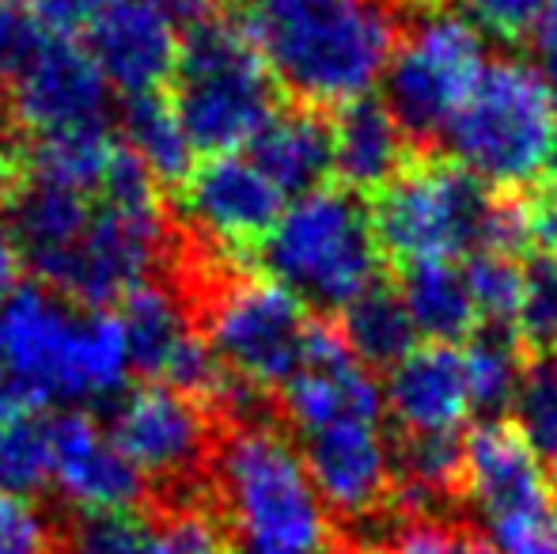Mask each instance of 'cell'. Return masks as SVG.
Returning <instances> with one entry per match:
<instances>
[{"label":"cell","instance_id":"cell-31","mask_svg":"<svg viewBox=\"0 0 557 554\" xmlns=\"http://www.w3.org/2000/svg\"><path fill=\"white\" fill-rule=\"evenodd\" d=\"M65 554H152V528L137 513H88L65 532Z\"/></svg>","mask_w":557,"mask_h":554},{"label":"cell","instance_id":"cell-17","mask_svg":"<svg viewBox=\"0 0 557 554\" xmlns=\"http://www.w3.org/2000/svg\"><path fill=\"white\" fill-rule=\"evenodd\" d=\"M462 497L485 528L550 509V479L539 452L505 421H482L462 436Z\"/></svg>","mask_w":557,"mask_h":554},{"label":"cell","instance_id":"cell-30","mask_svg":"<svg viewBox=\"0 0 557 554\" xmlns=\"http://www.w3.org/2000/svg\"><path fill=\"white\" fill-rule=\"evenodd\" d=\"M462 274H467L470 296H474L478 319H485L490 327L512 323L523 288V262H516V255L478 251L467 259Z\"/></svg>","mask_w":557,"mask_h":554},{"label":"cell","instance_id":"cell-23","mask_svg":"<svg viewBox=\"0 0 557 554\" xmlns=\"http://www.w3.org/2000/svg\"><path fill=\"white\" fill-rule=\"evenodd\" d=\"M342 338L364 369H395L418 349V331L406 316L403 296L380 281L342 308Z\"/></svg>","mask_w":557,"mask_h":554},{"label":"cell","instance_id":"cell-12","mask_svg":"<svg viewBox=\"0 0 557 554\" xmlns=\"http://www.w3.org/2000/svg\"><path fill=\"white\" fill-rule=\"evenodd\" d=\"M8 107L38 140L103 130L111 114V84L81 42L42 35L8 73Z\"/></svg>","mask_w":557,"mask_h":554},{"label":"cell","instance_id":"cell-9","mask_svg":"<svg viewBox=\"0 0 557 554\" xmlns=\"http://www.w3.org/2000/svg\"><path fill=\"white\" fill-rule=\"evenodd\" d=\"M482 69V35L459 12L429 8L398 35L383 73V103L410 140H436L467 103Z\"/></svg>","mask_w":557,"mask_h":554},{"label":"cell","instance_id":"cell-28","mask_svg":"<svg viewBox=\"0 0 557 554\" xmlns=\"http://www.w3.org/2000/svg\"><path fill=\"white\" fill-rule=\"evenodd\" d=\"M516 433L539 452V459L557 464V349L535 354L523 365L512 399Z\"/></svg>","mask_w":557,"mask_h":554},{"label":"cell","instance_id":"cell-16","mask_svg":"<svg viewBox=\"0 0 557 554\" xmlns=\"http://www.w3.org/2000/svg\"><path fill=\"white\" fill-rule=\"evenodd\" d=\"M50 487L81 517L88 513H133L145 502V475L125 459L111 429L88 410L50 418Z\"/></svg>","mask_w":557,"mask_h":554},{"label":"cell","instance_id":"cell-18","mask_svg":"<svg viewBox=\"0 0 557 554\" xmlns=\"http://www.w3.org/2000/svg\"><path fill=\"white\" fill-rule=\"evenodd\" d=\"M91 213H96L91 194L38 178L23 168L12 175L4 194V224L12 232L20 262H27L42 278V285L58 281L61 267L88 232Z\"/></svg>","mask_w":557,"mask_h":554},{"label":"cell","instance_id":"cell-25","mask_svg":"<svg viewBox=\"0 0 557 554\" xmlns=\"http://www.w3.org/2000/svg\"><path fill=\"white\" fill-rule=\"evenodd\" d=\"M50 490V418L35 407L0 415V497L35 502Z\"/></svg>","mask_w":557,"mask_h":554},{"label":"cell","instance_id":"cell-34","mask_svg":"<svg viewBox=\"0 0 557 554\" xmlns=\"http://www.w3.org/2000/svg\"><path fill=\"white\" fill-rule=\"evenodd\" d=\"M546 0H459V15L478 30L500 42H516L535 30Z\"/></svg>","mask_w":557,"mask_h":554},{"label":"cell","instance_id":"cell-29","mask_svg":"<svg viewBox=\"0 0 557 554\" xmlns=\"http://www.w3.org/2000/svg\"><path fill=\"white\" fill-rule=\"evenodd\" d=\"M516 338L535 354L557 349V255H535L523 262V288L516 304Z\"/></svg>","mask_w":557,"mask_h":554},{"label":"cell","instance_id":"cell-20","mask_svg":"<svg viewBox=\"0 0 557 554\" xmlns=\"http://www.w3.org/2000/svg\"><path fill=\"white\" fill-rule=\"evenodd\" d=\"M331 168L349 194H380L410 168V137L383 99H357L331 122Z\"/></svg>","mask_w":557,"mask_h":554},{"label":"cell","instance_id":"cell-45","mask_svg":"<svg viewBox=\"0 0 557 554\" xmlns=\"http://www.w3.org/2000/svg\"><path fill=\"white\" fill-rule=\"evenodd\" d=\"M0 178H4V160H0Z\"/></svg>","mask_w":557,"mask_h":554},{"label":"cell","instance_id":"cell-41","mask_svg":"<svg viewBox=\"0 0 557 554\" xmlns=\"http://www.w3.org/2000/svg\"><path fill=\"white\" fill-rule=\"evenodd\" d=\"M15 274H20V251H15L4 217H0V296H8L15 288Z\"/></svg>","mask_w":557,"mask_h":554},{"label":"cell","instance_id":"cell-27","mask_svg":"<svg viewBox=\"0 0 557 554\" xmlns=\"http://www.w3.org/2000/svg\"><path fill=\"white\" fill-rule=\"evenodd\" d=\"M462 365H467L474 410L497 415V410L512 407L523 365H528L520 357V346H516V334H508L505 327H485V331L470 334L467 346H462Z\"/></svg>","mask_w":557,"mask_h":554},{"label":"cell","instance_id":"cell-14","mask_svg":"<svg viewBox=\"0 0 557 554\" xmlns=\"http://www.w3.org/2000/svg\"><path fill=\"white\" fill-rule=\"evenodd\" d=\"M183 217L201 239L232 255L265 244L285 198L273 183L239 152L209 156L183 178Z\"/></svg>","mask_w":557,"mask_h":554},{"label":"cell","instance_id":"cell-15","mask_svg":"<svg viewBox=\"0 0 557 554\" xmlns=\"http://www.w3.org/2000/svg\"><path fill=\"white\" fill-rule=\"evenodd\" d=\"M84 38L103 81L125 99L160 96L175 76L183 42L178 20L160 0H107Z\"/></svg>","mask_w":557,"mask_h":554},{"label":"cell","instance_id":"cell-39","mask_svg":"<svg viewBox=\"0 0 557 554\" xmlns=\"http://www.w3.org/2000/svg\"><path fill=\"white\" fill-rule=\"evenodd\" d=\"M531 221V239L546 247V255H557V186H546L543 198L535 206H528Z\"/></svg>","mask_w":557,"mask_h":554},{"label":"cell","instance_id":"cell-33","mask_svg":"<svg viewBox=\"0 0 557 554\" xmlns=\"http://www.w3.org/2000/svg\"><path fill=\"white\" fill-rule=\"evenodd\" d=\"M383 554H493L490 540L447 517H403L387 535Z\"/></svg>","mask_w":557,"mask_h":554},{"label":"cell","instance_id":"cell-2","mask_svg":"<svg viewBox=\"0 0 557 554\" xmlns=\"http://www.w3.org/2000/svg\"><path fill=\"white\" fill-rule=\"evenodd\" d=\"M0 369L20 407L81 410L122 399L133 361L111 311H81L46 285H15L0 300Z\"/></svg>","mask_w":557,"mask_h":554},{"label":"cell","instance_id":"cell-6","mask_svg":"<svg viewBox=\"0 0 557 554\" xmlns=\"http://www.w3.org/2000/svg\"><path fill=\"white\" fill-rule=\"evenodd\" d=\"M265 270L304 304L342 311L380 278V239L372 209L349 190H315L296 198L265 236Z\"/></svg>","mask_w":557,"mask_h":554},{"label":"cell","instance_id":"cell-13","mask_svg":"<svg viewBox=\"0 0 557 554\" xmlns=\"http://www.w3.org/2000/svg\"><path fill=\"white\" fill-rule=\"evenodd\" d=\"M111 436L145 482L186 487L213 464L209 407L168 384H145L114 403Z\"/></svg>","mask_w":557,"mask_h":554},{"label":"cell","instance_id":"cell-26","mask_svg":"<svg viewBox=\"0 0 557 554\" xmlns=\"http://www.w3.org/2000/svg\"><path fill=\"white\" fill-rule=\"evenodd\" d=\"M114 152H117V140L107 134V126L103 130H81V134L38 140L20 168L30 171V175H38V178H50V183L73 186V190L99 198L107 171H111Z\"/></svg>","mask_w":557,"mask_h":554},{"label":"cell","instance_id":"cell-21","mask_svg":"<svg viewBox=\"0 0 557 554\" xmlns=\"http://www.w3.org/2000/svg\"><path fill=\"white\" fill-rule=\"evenodd\" d=\"M247 160L273 183L281 198H308L331 175V126L308 111H277L247 145Z\"/></svg>","mask_w":557,"mask_h":554},{"label":"cell","instance_id":"cell-5","mask_svg":"<svg viewBox=\"0 0 557 554\" xmlns=\"http://www.w3.org/2000/svg\"><path fill=\"white\" fill-rule=\"evenodd\" d=\"M444 145L467 175L497 190H523L557 171V111L543 73L516 58L485 61Z\"/></svg>","mask_w":557,"mask_h":554},{"label":"cell","instance_id":"cell-42","mask_svg":"<svg viewBox=\"0 0 557 554\" xmlns=\"http://www.w3.org/2000/svg\"><path fill=\"white\" fill-rule=\"evenodd\" d=\"M543 84H546V91H550V103H554V111H557V61L543 65Z\"/></svg>","mask_w":557,"mask_h":554},{"label":"cell","instance_id":"cell-32","mask_svg":"<svg viewBox=\"0 0 557 554\" xmlns=\"http://www.w3.org/2000/svg\"><path fill=\"white\" fill-rule=\"evenodd\" d=\"M152 554H235L221 513L206 505H178L152 528Z\"/></svg>","mask_w":557,"mask_h":554},{"label":"cell","instance_id":"cell-10","mask_svg":"<svg viewBox=\"0 0 557 554\" xmlns=\"http://www.w3.org/2000/svg\"><path fill=\"white\" fill-rule=\"evenodd\" d=\"M152 183L117 186L96 198V213L76 251L61 267L53 293L84 308L122 304L133 288L148 285L152 270L168 255V217L160 206V186Z\"/></svg>","mask_w":557,"mask_h":554},{"label":"cell","instance_id":"cell-3","mask_svg":"<svg viewBox=\"0 0 557 554\" xmlns=\"http://www.w3.org/2000/svg\"><path fill=\"white\" fill-rule=\"evenodd\" d=\"M221 520L247 554H326L334 525L319 502L293 436L262 418H243L213 448Z\"/></svg>","mask_w":557,"mask_h":554},{"label":"cell","instance_id":"cell-22","mask_svg":"<svg viewBox=\"0 0 557 554\" xmlns=\"http://www.w3.org/2000/svg\"><path fill=\"white\" fill-rule=\"evenodd\" d=\"M398 296H403L418 338H429L436 346H455V342L474 334L478 308L459 262L436 259L403 267Z\"/></svg>","mask_w":557,"mask_h":554},{"label":"cell","instance_id":"cell-43","mask_svg":"<svg viewBox=\"0 0 557 554\" xmlns=\"http://www.w3.org/2000/svg\"><path fill=\"white\" fill-rule=\"evenodd\" d=\"M20 407V403H15V395L8 392V384H4V369H0V415H4V410H15Z\"/></svg>","mask_w":557,"mask_h":554},{"label":"cell","instance_id":"cell-1","mask_svg":"<svg viewBox=\"0 0 557 554\" xmlns=\"http://www.w3.org/2000/svg\"><path fill=\"white\" fill-rule=\"evenodd\" d=\"M243 27L273 84L308 111L368 99L398 46L391 0H250Z\"/></svg>","mask_w":557,"mask_h":554},{"label":"cell","instance_id":"cell-24","mask_svg":"<svg viewBox=\"0 0 557 554\" xmlns=\"http://www.w3.org/2000/svg\"><path fill=\"white\" fill-rule=\"evenodd\" d=\"M125 148L148 168L156 183H183L194 171V148L175 119V107L163 96L125 99L122 111Z\"/></svg>","mask_w":557,"mask_h":554},{"label":"cell","instance_id":"cell-40","mask_svg":"<svg viewBox=\"0 0 557 554\" xmlns=\"http://www.w3.org/2000/svg\"><path fill=\"white\" fill-rule=\"evenodd\" d=\"M531 42H535V50H539V58H543V65L557 61V0H546L543 15H539L535 30H531Z\"/></svg>","mask_w":557,"mask_h":554},{"label":"cell","instance_id":"cell-11","mask_svg":"<svg viewBox=\"0 0 557 554\" xmlns=\"http://www.w3.org/2000/svg\"><path fill=\"white\" fill-rule=\"evenodd\" d=\"M296 448L331 520L368 525L395 502V444L383 418H337L296 433Z\"/></svg>","mask_w":557,"mask_h":554},{"label":"cell","instance_id":"cell-35","mask_svg":"<svg viewBox=\"0 0 557 554\" xmlns=\"http://www.w3.org/2000/svg\"><path fill=\"white\" fill-rule=\"evenodd\" d=\"M0 554H58V532L35 502L0 497Z\"/></svg>","mask_w":557,"mask_h":554},{"label":"cell","instance_id":"cell-46","mask_svg":"<svg viewBox=\"0 0 557 554\" xmlns=\"http://www.w3.org/2000/svg\"><path fill=\"white\" fill-rule=\"evenodd\" d=\"M352 554H375V551H352Z\"/></svg>","mask_w":557,"mask_h":554},{"label":"cell","instance_id":"cell-7","mask_svg":"<svg viewBox=\"0 0 557 554\" xmlns=\"http://www.w3.org/2000/svg\"><path fill=\"white\" fill-rule=\"evenodd\" d=\"M500 201L505 198L490 194V186L459 163H410L387 190L375 194V239L380 251L403 267L493 251Z\"/></svg>","mask_w":557,"mask_h":554},{"label":"cell","instance_id":"cell-36","mask_svg":"<svg viewBox=\"0 0 557 554\" xmlns=\"http://www.w3.org/2000/svg\"><path fill=\"white\" fill-rule=\"evenodd\" d=\"M493 554H557V513H528L490 528Z\"/></svg>","mask_w":557,"mask_h":554},{"label":"cell","instance_id":"cell-19","mask_svg":"<svg viewBox=\"0 0 557 554\" xmlns=\"http://www.w3.org/2000/svg\"><path fill=\"white\" fill-rule=\"evenodd\" d=\"M383 410H391L403 436L459 433L474 415L462 349L425 342L403 357L395 369H387Z\"/></svg>","mask_w":557,"mask_h":554},{"label":"cell","instance_id":"cell-4","mask_svg":"<svg viewBox=\"0 0 557 554\" xmlns=\"http://www.w3.org/2000/svg\"><path fill=\"white\" fill-rule=\"evenodd\" d=\"M171 107L194 152L227 156L258 137L277 114V84L243 23L209 15L186 27Z\"/></svg>","mask_w":557,"mask_h":554},{"label":"cell","instance_id":"cell-37","mask_svg":"<svg viewBox=\"0 0 557 554\" xmlns=\"http://www.w3.org/2000/svg\"><path fill=\"white\" fill-rule=\"evenodd\" d=\"M27 15L38 23V30L50 38H73L96 23L107 0H20Z\"/></svg>","mask_w":557,"mask_h":554},{"label":"cell","instance_id":"cell-44","mask_svg":"<svg viewBox=\"0 0 557 554\" xmlns=\"http://www.w3.org/2000/svg\"><path fill=\"white\" fill-rule=\"evenodd\" d=\"M550 502L557 505V475H554V482H550Z\"/></svg>","mask_w":557,"mask_h":554},{"label":"cell","instance_id":"cell-8","mask_svg":"<svg viewBox=\"0 0 557 554\" xmlns=\"http://www.w3.org/2000/svg\"><path fill=\"white\" fill-rule=\"evenodd\" d=\"M308 304L273 278H221L206 296V346L250 395L293 380L308 349Z\"/></svg>","mask_w":557,"mask_h":554},{"label":"cell","instance_id":"cell-38","mask_svg":"<svg viewBox=\"0 0 557 554\" xmlns=\"http://www.w3.org/2000/svg\"><path fill=\"white\" fill-rule=\"evenodd\" d=\"M42 38L38 23L27 15V8L20 0H0V76L8 81L15 65L35 50V42Z\"/></svg>","mask_w":557,"mask_h":554}]
</instances>
